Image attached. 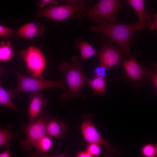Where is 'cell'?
Instances as JSON below:
<instances>
[{
	"instance_id": "obj_1",
	"label": "cell",
	"mask_w": 157,
	"mask_h": 157,
	"mask_svg": "<svg viewBox=\"0 0 157 157\" xmlns=\"http://www.w3.org/2000/svg\"><path fill=\"white\" fill-rule=\"evenodd\" d=\"M78 58L77 56H74L71 57L70 63L63 60L58 66V71L63 74L68 87L64 90L65 92L60 96L62 100H68L78 97L85 99L81 89L85 85L89 86L90 78L85 75L83 67L78 62Z\"/></svg>"
},
{
	"instance_id": "obj_2",
	"label": "cell",
	"mask_w": 157,
	"mask_h": 157,
	"mask_svg": "<svg viewBox=\"0 0 157 157\" xmlns=\"http://www.w3.org/2000/svg\"><path fill=\"white\" fill-rule=\"evenodd\" d=\"M89 28L91 32L101 33L107 37L110 41L118 45L126 55L131 57L129 51L130 40L133 34L138 31V21L134 23L128 24L101 22Z\"/></svg>"
},
{
	"instance_id": "obj_3",
	"label": "cell",
	"mask_w": 157,
	"mask_h": 157,
	"mask_svg": "<svg viewBox=\"0 0 157 157\" xmlns=\"http://www.w3.org/2000/svg\"><path fill=\"white\" fill-rule=\"evenodd\" d=\"M67 4L62 5H49L47 8L39 11L37 17L48 18L58 21H62L72 15L74 17L79 19L86 14L85 1L66 0Z\"/></svg>"
},
{
	"instance_id": "obj_4",
	"label": "cell",
	"mask_w": 157,
	"mask_h": 157,
	"mask_svg": "<svg viewBox=\"0 0 157 157\" xmlns=\"http://www.w3.org/2000/svg\"><path fill=\"white\" fill-rule=\"evenodd\" d=\"M49 115L44 109H42L39 117L32 122H29L22 126V130L26 135L25 138L20 142L21 149L29 151L33 147L36 150L39 140L46 135V126Z\"/></svg>"
},
{
	"instance_id": "obj_5",
	"label": "cell",
	"mask_w": 157,
	"mask_h": 157,
	"mask_svg": "<svg viewBox=\"0 0 157 157\" xmlns=\"http://www.w3.org/2000/svg\"><path fill=\"white\" fill-rule=\"evenodd\" d=\"M11 71L16 75L17 78V85L16 88L8 90L12 99L15 98L17 94L21 92H38L44 89L52 88H58L64 90L65 89L64 82L62 80H46L44 78L27 76L13 69Z\"/></svg>"
},
{
	"instance_id": "obj_6",
	"label": "cell",
	"mask_w": 157,
	"mask_h": 157,
	"mask_svg": "<svg viewBox=\"0 0 157 157\" xmlns=\"http://www.w3.org/2000/svg\"><path fill=\"white\" fill-rule=\"evenodd\" d=\"M92 115L90 113L85 114L82 117L81 128L83 137L88 143H95L104 147L106 151L104 153L105 157H113L119 155L120 153L116 147L110 146L108 142L100 135L92 121Z\"/></svg>"
},
{
	"instance_id": "obj_7",
	"label": "cell",
	"mask_w": 157,
	"mask_h": 157,
	"mask_svg": "<svg viewBox=\"0 0 157 157\" xmlns=\"http://www.w3.org/2000/svg\"><path fill=\"white\" fill-rule=\"evenodd\" d=\"M122 6L120 0H100L93 7L86 10V13L92 21L97 23L109 21L115 24L118 11Z\"/></svg>"
},
{
	"instance_id": "obj_8",
	"label": "cell",
	"mask_w": 157,
	"mask_h": 157,
	"mask_svg": "<svg viewBox=\"0 0 157 157\" xmlns=\"http://www.w3.org/2000/svg\"><path fill=\"white\" fill-rule=\"evenodd\" d=\"M19 56L25 62L28 73L34 78H44L43 73L46 67V62L39 48L30 46L26 49L22 50Z\"/></svg>"
},
{
	"instance_id": "obj_9",
	"label": "cell",
	"mask_w": 157,
	"mask_h": 157,
	"mask_svg": "<svg viewBox=\"0 0 157 157\" xmlns=\"http://www.w3.org/2000/svg\"><path fill=\"white\" fill-rule=\"evenodd\" d=\"M122 66L126 73L122 77L126 83L132 84L135 89H138L147 82L150 69L138 63L135 55L125 60Z\"/></svg>"
},
{
	"instance_id": "obj_10",
	"label": "cell",
	"mask_w": 157,
	"mask_h": 157,
	"mask_svg": "<svg viewBox=\"0 0 157 157\" xmlns=\"http://www.w3.org/2000/svg\"><path fill=\"white\" fill-rule=\"evenodd\" d=\"M103 41L101 49L97 56L99 65L106 69L116 65H122L125 60L122 50L113 46L110 40Z\"/></svg>"
},
{
	"instance_id": "obj_11",
	"label": "cell",
	"mask_w": 157,
	"mask_h": 157,
	"mask_svg": "<svg viewBox=\"0 0 157 157\" xmlns=\"http://www.w3.org/2000/svg\"><path fill=\"white\" fill-rule=\"evenodd\" d=\"M30 101L28 108L29 122L34 121L39 115L42 108L46 107L47 99L38 92L30 93L28 97Z\"/></svg>"
},
{
	"instance_id": "obj_12",
	"label": "cell",
	"mask_w": 157,
	"mask_h": 157,
	"mask_svg": "<svg viewBox=\"0 0 157 157\" xmlns=\"http://www.w3.org/2000/svg\"><path fill=\"white\" fill-rule=\"evenodd\" d=\"M46 135L51 137L63 139L65 133L68 130L66 124L60 120L57 117H53L49 115L46 126Z\"/></svg>"
},
{
	"instance_id": "obj_13",
	"label": "cell",
	"mask_w": 157,
	"mask_h": 157,
	"mask_svg": "<svg viewBox=\"0 0 157 157\" xmlns=\"http://www.w3.org/2000/svg\"><path fill=\"white\" fill-rule=\"evenodd\" d=\"M44 26L41 23L29 22L21 26L16 32L15 38L32 39L35 36L39 37L43 34Z\"/></svg>"
},
{
	"instance_id": "obj_14",
	"label": "cell",
	"mask_w": 157,
	"mask_h": 157,
	"mask_svg": "<svg viewBox=\"0 0 157 157\" xmlns=\"http://www.w3.org/2000/svg\"><path fill=\"white\" fill-rule=\"evenodd\" d=\"M126 3L129 4L137 13L138 17V30L140 33L144 28L151 25L150 17L145 10V1L143 0H127Z\"/></svg>"
},
{
	"instance_id": "obj_15",
	"label": "cell",
	"mask_w": 157,
	"mask_h": 157,
	"mask_svg": "<svg viewBox=\"0 0 157 157\" xmlns=\"http://www.w3.org/2000/svg\"><path fill=\"white\" fill-rule=\"evenodd\" d=\"M74 41L75 47L79 49L81 61L94 56H97L99 52L89 43L81 39H75Z\"/></svg>"
},
{
	"instance_id": "obj_16",
	"label": "cell",
	"mask_w": 157,
	"mask_h": 157,
	"mask_svg": "<svg viewBox=\"0 0 157 157\" xmlns=\"http://www.w3.org/2000/svg\"><path fill=\"white\" fill-rule=\"evenodd\" d=\"M12 126L11 124L9 123L6 128L0 129V145L4 147L6 150H10L9 145L11 140L19 137L17 133L11 131Z\"/></svg>"
},
{
	"instance_id": "obj_17",
	"label": "cell",
	"mask_w": 157,
	"mask_h": 157,
	"mask_svg": "<svg viewBox=\"0 0 157 157\" xmlns=\"http://www.w3.org/2000/svg\"><path fill=\"white\" fill-rule=\"evenodd\" d=\"M105 79L101 76H94L90 80L89 86H91L95 94L104 95L106 93Z\"/></svg>"
},
{
	"instance_id": "obj_18",
	"label": "cell",
	"mask_w": 157,
	"mask_h": 157,
	"mask_svg": "<svg viewBox=\"0 0 157 157\" xmlns=\"http://www.w3.org/2000/svg\"><path fill=\"white\" fill-rule=\"evenodd\" d=\"M11 43L2 41L0 43V61L6 62L15 56Z\"/></svg>"
},
{
	"instance_id": "obj_19",
	"label": "cell",
	"mask_w": 157,
	"mask_h": 157,
	"mask_svg": "<svg viewBox=\"0 0 157 157\" xmlns=\"http://www.w3.org/2000/svg\"><path fill=\"white\" fill-rule=\"evenodd\" d=\"M53 145L51 137L47 135L44 136L38 141L36 151L42 154H48V152Z\"/></svg>"
},
{
	"instance_id": "obj_20",
	"label": "cell",
	"mask_w": 157,
	"mask_h": 157,
	"mask_svg": "<svg viewBox=\"0 0 157 157\" xmlns=\"http://www.w3.org/2000/svg\"><path fill=\"white\" fill-rule=\"evenodd\" d=\"M12 98L8 91L6 90L0 85V105L5 107L12 109L15 111H18V109L12 100Z\"/></svg>"
},
{
	"instance_id": "obj_21",
	"label": "cell",
	"mask_w": 157,
	"mask_h": 157,
	"mask_svg": "<svg viewBox=\"0 0 157 157\" xmlns=\"http://www.w3.org/2000/svg\"><path fill=\"white\" fill-rule=\"evenodd\" d=\"M140 152L143 157H157V144H144L141 147Z\"/></svg>"
},
{
	"instance_id": "obj_22",
	"label": "cell",
	"mask_w": 157,
	"mask_h": 157,
	"mask_svg": "<svg viewBox=\"0 0 157 157\" xmlns=\"http://www.w3.org/2000/svg\"><path fill=\"white\" fill-rule=\"evenodd\" d=\"M16 32L12 29L0 25V35L3 39L9 40L15 38Z\"/></svg>"
},
{
	"instance_id": "obj_23",
	"label": "cell",
	"mask_w": 157,
	"mask_h": 157,
	"mask_svg": "<svg viewBox=\"0 0 157 157\" xmlns=\"http://www.w3.org/2000/svg\"><path fill=\"white\" fill-rule=\"evenodd\" d=\"M147 82H151L155 85V93L157 94V62L154 64L150 71L147 80Z\"/></svg>"
},
{
	"instance_id": "obj_24",
	"label": "cell",
	"mask_w": 157,
	"mask_h": 157,
	"mask_svg": "<svg viewBox=\"0 0 157 157\" xmlns=\"http://www.w3.org/2000/svg\"><path fill=\"white\" fill-rule=\"evenodd\" d=\"M86 151L93 157L99 156L101 154L100 145L95 143H90L87 146Z\"/></svg>"
},
{
	"instance_id": "obj_25",
	"label": "cell",
	"mask_w": 157,
	"mask_h": 157,
	"mask_svg": "<svg viewBox=\"0 0 157 157\" xmlns=\"http://www.w3.org/2000/svg\"><path fill=\"white\" fill-rule=\"evenodd\" d=\"M106 70L105 68L99 65L94 70V76H101L106 79L107 78Z\"/></svg>"
},
{
	"instance_id": "obj_26",
	"label": "cell",
	"mask_w": 157,
	"mask_h": 157,
	"mask_svg": "<svg viewBox=\"0 0 157 157\" xmlns=\"http://www.w3.org/2000/svg\"><path fill=\"white\" fill-rule=\"evenodd\" d=\"M58 2L53 0H41L36 2L37 5L40 8H43L45 5H57Z\"/></svg>"
},
{
	"instance_id": "obj_27",
	"label": "cell",
	"mask_w": 157,
	"mask_h": 157,
	"mask_svg": "<svg viewBox=\"0 0 157 157\" xmlns=\"http://www.w3.org/2000/svg\"><path fill=\"white\" fill-rule=\"evenodd\" d=\"M27 157H67L64 154H61L58 156H51L48 154H44L39 153L36 151L28 155Z\"/></svg>"
},
{
	"instance_id": "obj_28",
	"label": "cell",
	"mask_w": 157,
	"mask_h": 157,
	"mask_svg": "<svg viewBox=\"0 0 157 157\" xmlns=\"http://www.w3.org/2000/svg\"><path fill=\"white\" fill-rule=\"evenodd\" d=\"M153 16L154 17V22L150 25L148 29L151 31L157 30V14L153 15Z\"/></svg>"
},
{
	"instance_id": "obj_29",
	"label": "cell",
	"mask_w": 157,
	"mask_h": 157,
	"mask_svg": "<svg viewBox=\"0 0 157 157\" xmlns=\"http://www.w3.org/2000/svg\"><path fill=\"white\" fill-rule=\"evenodd\" d=\"M76 157H93L86 151H82L78 152Z\"/></svg>"
},
{
	"instance_id": "obj_30",
	"label": "cell",
	"mask_w": 157,
	"mask_h": 157,
	"mask_svg": "<svg viewBox=\"0 0 157 157\" xmlns=\"http://www.w3.org/2000/svg\"><path fill=\"white\" fill-rule=\"evenodd\" d=\"M10 150H6L0 154V157H11Z\"/></svg>"
}]
</instances>
